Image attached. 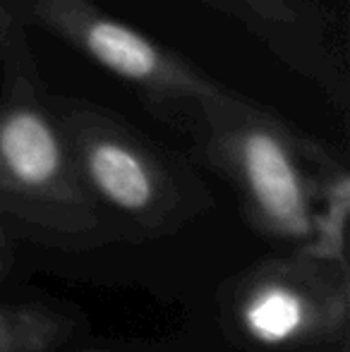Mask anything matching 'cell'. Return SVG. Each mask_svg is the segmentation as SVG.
Segmentation results:
<instances>
[{"label": "cell", "mask_w": 350, "mask_h": 352, "mask_svg": "<svg viewBox=\"0 0 350 352\" xmlns=\"http://www.w3.org/2000/svg\"><path fill=\"white\" fill-rule=\"evenodd\" d=\"M0 216L39 245L85 252L118 240L77 170L56 96L12 24L0 22Z\"/></svg>", "instance_id": "1"}, {"label": "cell", "mask_w": 350, "mask_h": 352, "mask_svg": "<svg viewBox=\"0 0 350 352\" xmlns=\"http://www.w3.org/2000/svg\"><path fill=\"white\" fill-rule=\"evenodd\" d=\"M182 132L230 185L252 230L290 250L307 240L322 144L226 87L197 103Z\"/></svg>", "instance_id": "2"}, {"label": "cell", "mask_w": 350, "mask_h": 352, "mask_svg": "<svg viewBox=\"0 0 350 352\" xmlns=\"http://www.w3.org/2000/svg\"><path fill=\"white\" fill-rule=\"evenodd\" d=\"M56 106L82 182L118 237H171L214 206L187 163L120 116L80 98H56Z\"/></svg>", "instance_id": "3"}, {"label": "cell", "mask_w": 350, "mask_h": 352, "mask_svg": "<svg viewBox=\"0 0 350 352\" xmlns=\"http://www.w3.org/2000/svg\"><path fill=\"white\" fill-rule=\"evenodd\" d=\"M216 300L223 331L252 352H307L348 338L350 271L298 252L248 266Z\"/></svg>", "instance_id": "4"}, {"label": "cell", "mask_w": 350, "mask_h": 352, "mask_svg": "<svg viewBox=\"0 0 350 352\" xmlns=\"http://www.w3.org/2000/svg\"><path fill=\"white\" fill-rule=\"evenodd\" d=\"M24 8L41 27L132 84L146 106L173 127L182 130L197 103L221 87L177 53L101 12L91 0H24Z\"/></svg>", "instance_id": "5"}, {"label": "cell", "mask_w": 350, "mask_h": 352, "mask_svg": "<svg viewBox=\"0 0 350 352\" xmlns=\"http://www.w3.org/2000/svg\"><path fill=\"white\" fill-rule=\"evenodd\" d=\"M243 22L307 82L336 103L346 98V67L317 0H209Z\"/></svg>", "instance_id": "6"}, {"label": "cell", "mask_w": 350, "mask_h": 352, "mask_svg": "<svg viewBox=\"0 0 350 352\" xmlns=\"http://www.w3.org/2000/svg\"><path fill=\"white\" fill-rule=\"evenodd\" d=\"M348 216H350V175L327 146L317 151V192L309 237L298 247V254L319 264L350 271L348 264Z\"/></svg>", "instance_id": "7"}, {"label": "cell", "mask_w": 350, "mask_h": 352, "mask_svg": "<svg viewBox=\"0 0 350 352\" xmlns=\"http://www.w3.org/2000/svg\"><path fill=\"white\" fill-rule=\"evenodd\" d=\"M8 264H0V283ZM72 321L48 305H3L0 300V352H53L67 340Z\"/></svg>", "instance_id": "8"}, {"label": "cell", "mask_w": 350, "mask_h": 352, "mask_svg": "<svg viewBox=\"0 0 350 352\" xmlns=\"http://www.w3.org/2000/svg\"><path fill=\"white\" fill-rule=\"evenodd\" d=\"M0 256H12V242H10V232L3 223H0Z\"/></svg>", "instance_id": "9"}, {"label": "cell", "mask_w": 350, "mask_h": 352, "mask_svg": "<svg viewBox=\"0 0 350 352\" xmlns=\"http://www.w3.org/2000/svg\"><path fill=\"white\" fill-rule=\"evenodd\" d=\"M10 259H12V256H0V264H8L10 266Z\"/></svg>", "instance_id": "10"}, {"label": "cell", "mask_w": 350, "mask_h": 352, "mask_svg": "<svg viewBox=\"0 0 350 352\" xmlns=\"http://www.w3.org/2000/svg\"><path fill=\"white\" fill-rule=\"evenodd\" d=\"M343 352H348V350H346V345H343Z\"/></svg>", "instance_id": "11"}]
</instances>
